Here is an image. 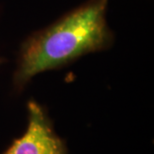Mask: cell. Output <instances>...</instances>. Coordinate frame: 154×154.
<instances>
[{
	"mask_svg": "<svg viewBox=\"0 0 154 154\" xmlns=\"http://www.w3.org/2000/svg\"><path fill=\"white\" fill-rule=\"evenodd\" d=\"M108 0H90L23 43L14 83L22 88L32 77L108 47L112 40L106 22Z\"/></svg>",
	"mask_w": 154,
	"mask_h": 154,
	"instance_id": "6da1fadb",
	"label": "cell"
},
{
	"mask_svg": "<svg viewBox=\"0 0 154 154\" xmlns=\"http://www.w3.org/2000/svg\"><path fill=\"white\" fill-rule=\"evenodd\" d=\"M26 131L2 154H67L66 147L55 133L43 107L29 101Z\"/></svg>",
	"mask_w": 154,
	"mask_h": 154,
	"instance_id": "7a4b0ae2",
	"label": "cell"
}]
</instances>
